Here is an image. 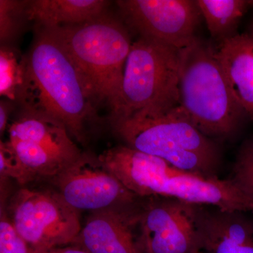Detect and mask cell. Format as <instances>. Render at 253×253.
I'll use <instances>...</instances> for the list:
<instances>
[{"instance_id":"4","label":"cell","mask_w":253,"mask_h":253,"mask_svg":"<svg viewBox=\"0 0 253 253\" xmlns=\"http://www.w3.org/2000/svg\"><path fill=\"white\" fill-rule=\"evenodd\" d=\"M179 105L203 134L217 141L239 133L248 116L233 94L214 49L198 38L179 50Z\"/></svg>"},{"instance_id":"7","label":"cell","mask_w":253,"mask_h":253,"mask_svg":"<svg viewBox=\"0 0 253 253\" xmlns=\"http://www.w3.org/2000/svg\"><path fill=\"white\" fill-rule=\"evenodd\" d=\"M7 143L35 179H52L83 153L62 123L28 109L10 126Z\"/></svg>"},{"instance_id":"23","label":"cell","mask_w":253,"mask_h":253,"mask_svg":"<svg viewBox=\"0 0 253 253\" xmlns=\"http://www.w3.org/2000/svg\"><path fill=\"white\" fill-rule=\"evenodd\" d=\"M41 253H89L80 246L75 247L56 248Z\"/></svg>"},{"instance_id":"22","label":"cell","mask_w":253,"mask_h":253,"mask_svg":"<svg viewBox=\"0 0 253 253\" xmlns=\"http://www.w3.org/2000/svg\"><path fill=\"white\" fill-rule=\"evenodd\" d=\"M11 107V101L1 100L0 103V132L1 134L4 132L7 126L8 119H9Z\"/></svg>"},{"instance_id":"2","label":"cell","mask_w":253,"mask_h":253,"mask_svg":"<svg viewBox=\"0 0 253 253\" xmlns=\"http://www.w3.org/2000/svg\"><path fill=\"white\" fill-rule=\"evenodd\" d=\"M100 158L129 191L141 198H172L191 204L251 212L247 200L230 179L206 177L125 145Z\"/></svg>"},{"instance_id":"10","label":"cell","mask_w":253,"mask_h":253,"mask_svg":"<svg viewBox=\"0 0 253 253\" xmlns=\"http://www.w3.org/2000/svg\"><path fill=\"white\" fill-rule=\"evenodd\" d=\"M129 31L178 50L199 38L203 18L196 0H121L116 1Z\"/></svg>"},{"instance_id":"20","label":"cell","mask_w":253,"mask_h":253,"mask_svg":"<svg viewBox=\"0 0 253 253\" xmlns=\"http://www.w3.org/2000/svg\"><path fill=\"white\" fill-rule=\"evenodd\" d=\"M0 253H34L20 235L4 209L0 218Z\"/></svg>"},{"instance_id":"17","label":"cell","mask_w":253,"mask_h":253,"mask_svg":"<svg viewBox=\"0 0 253 253\" xmlns=\"http://www.w3.org/2000/svg\"><path fill=\"white\" fill-rule=\"evenodd\" d=\"M28 78L25 56L20 57L8 46L0 50V95L13 102L23 104Z\"/></svg>"},{"instance_id":"12","label":"cell","mask_w":253,"mask_h":253,"mask_svg":"<svg viewBox=\"0 0 253 253\" xmlns=\"http://www.w3.org/2000/svg\"><path fill=\"white\" fill-rule=\"evenodd\" d=\"M141 202L91 212L74 242L89 253H142L136 237Z\"/></svg>"},{"instance_id":"11","label":"cell","mask_w":253,"mask_h":253,"mask_svg":"<svg viewBox=\"0 0 253 253\" xmlns=\"http://www.w3.org/2000/svg\"><path fill=\"white\" fill-rule=\"evenodd\" d=\"M52 181L63 201L79 212L130 207L141 199L108 169L99 156L89 153H82Z\"/></svg>"},{"instance_id":"6","label":"cell","mask_w":253,"mask_h":253,"mask_svg":"<svg viewBox=\"0 0 253 253\" xmlns=\"http://www.w3.org/2000/svg\"><path fill=\"white\" fill-rule=\"evenodd\" d=\"M179 50L138 38L125 66L119 104L111 120L139 111L163 112L179 105Z\"/></svg>"},{"instance_id":"18","label":"cell","mask_w":253,"mask_h":253,"mask_svg":"<svg viewBox=\"0 0 253 253\" xmlns=\"http://www.w3.org/2000/svg\"><path fill=\"white\" fill-rule=\"evenodd\" d=\"M229 179L247 200L253 214V136L240 149Z\"/></svg>"},{"instance_id":"21","label":"cell","mask_w":253,"mask_h":253,"mask_svg":"<svg viewBox=\"0 0 253 253\" xmlns=\"http://www.w3.org/2000/svg\"><path fill=\"white\" fill-rule=\"evenodd\" d=\"M0 174L1 178H11L21 185L35 180L20 162L7 141L0 142Z\"/></svg>"},{"instance_id":"26","label":"cell","mask_w":253,"mask_h":253,"mask_svg":"<svg viewBox=\"0 0 253 253\" xmlns=\"http://www.w3.org/2000/svg\"><path fill=\"white\" fill-rule=\"evenodd\" d=\"M197 253H204V252H203V251H200V252Z\"/></svg>"},{"instance_id":"19","label":"cell","mask_w":253,"mask_h":253,"mask_svg":"<svg viewBox=\"0 0 253 253\" xmlns=\"http://www.w3.org/2000/svg\"><path fill=\"white\" fill-rule=\"evenodd\" d=\"M27 1H0V39L1 44L9 42L17 36L26 16Z\"/></svg>"},{"instance_id":"25","label":"cell","mask_w":253,"mask_h":253,"mask_svg":"<svg viewBox=\"0 0 253 253\" xmlns=\"http://www.w3.org/2000/svg\"><path fill=\"white\" fill-rule=\"evenodd\" d=\"M251 35H253V22L252 23V25H251Z\"/></svg>"},{"instance_id":"1","label":"cell","mask_w":253,"mask_h":253,"mask_svg":"<svg viewBox=\"0 0 253 253\" xmlns=\"http://www.w3.org/2000/svg\"><path fill=\"white\" fill-rule=\"evenodd\" d=\"M24 56L28 87L23 109L54 118L83 142L86 125L97 118L100 103L67 50L51 29L36 28Z\"/></svg>"},{"instance_id":"5","label":"cell","mask_w":253,"mask_h":253,"mask_svg":"<svg viewBox=\"0 0 253 253\" xmlns=\"http://www.w3.org/2000/svg\"><path fill=\"white\" fill-rule=\"evenodd\" d=\"M49 29L67 50L99 102L108 104L113 114L133 44L125 23L105 13L86 22Z\"/></svg>"},{"instance_id":"9","label":"cell","mask_w":253,"mask_h":253,"mask_svg":"<svg viewBox=\"0 0 253 253\" xmlns=\"http://www.w3.org/2000/svg\"><path fill=\"white\" fill-rule=\"evenodd\" d=\"M172 198L141 199L136 237L142 253L201 251L196 224L197 206Z\"/></svg>"},{"instance_id":"13","label":"cell","mask_w":253,"mask_h":253,"mask_svg":"<svg viewBox=\"0 0 253 253\" xmlns=\"http://www.w3.org/2000/svg\"><path fill=\"white\" fill-rule=\"evenodd\" d=\"M198 205L196 224L204 253H253V214Z\"/></svg>"},{"instance_id":"16","label":"cell","mask_w":253,"mask_h":253,"mask_svg":"<svg viewBox=\"0 0 253 253\" xmlns=\"http://www.w3.org/2000/svg\"><path fill=\"white\" fill-rule=\"evenodd\" d=\"M211 36L219 42L238 34L239 23L249 7L245 0H196Z\"/></svg>"},{"instance_id":"24","label":"cell","mask_w":253,"mask_h":253,"mask_svg":"<svg viewBox=\"0 0 253 253\" xmlns=\"http://www.w3.org/2000/svg\"><path fill=\"white\" fill-rule=\"evenodd\" d=\"M249 6H252L253 7V1H249Z\"/></svg>"},{"instance_id":"14","label":"cell","mask_w":253,"mask_h":253,"mask_svg":"<svg viewBox=\"0 0 253 253\" xmlns=\"http://www.w3.org/2000/svg\"><path fill=\"white\" fill-rule=\"evenodd\" d=\"M214 54L233 94L253 122V35L237 34L221 42Z\"/></svg>"},{"instance_id":"15","label":"cell","mask_w":253,"mask_h":253,"mask_svg":"<svg viewBox=\"0 0 253 253\" xmlns=\"http://www.w3.org/2000/svg\"><path fill=\"white\" fill-rule=\"evenodd\" d=\"M104 0H33L27 1L26 16L36 28H52L79 24L106 13Z\"/></svg>"},{"instance_id":"3","label":"cell","mask_w":253,"mask_h":253,"mask_svg":"<svg viewBox=\"0 0 253 253\" xmlns=\"http://www.w3.org/2000/svg\"><path fill=\"white\" fill-rule=\"evenodd\" d=\"M111 123L125 146L184 170L219 177L220 147L196 127L180 105L163 112L139 111Z\"/></svg>"},{"instance_id":"8","label":"cell","mask_w":253,"mask_h":253,"mask_svg":"<svg viewBox=\"0 0 253 253\" xmlns=\"http://www.w3.org/2000/svg\"><path fill=\"white\" fill-rule=\"evenodd\" d=\"M8 212L34 253L74 242L82 229L80 212L54 191L20 189L11 199Z\"/></svg>"}]
</instances>
